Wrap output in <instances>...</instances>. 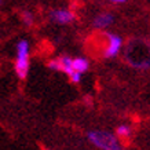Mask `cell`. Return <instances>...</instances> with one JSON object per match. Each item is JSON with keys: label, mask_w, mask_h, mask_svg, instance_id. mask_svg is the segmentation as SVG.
<instances>
[{"label": "cell", "mask_w": 150, "mask_h": 150, "mask_svg": "<svg viewBox=\"0 0 150 150\" xmlns=\"http://www.w3.org/2000/svg\"><path fill=\"white\" fill-rule=\"evenodd\" d=\"M87 139L99 150H123V145L113 132L103 129H92L87 132Z\"/></svg>", "instance_id": "obj_1"}, {"label": "cell", "mask_w": 150, "mask_h": 150, "mask_svg": "<svg viewBox=\"0 0 150 150\" xmlns=\"http://www.w3.org/2000/svg\"><path fill=\"white\" fill-rule=\"evenodd\" d=\"M29 66H30V46L26 39H21L17 43V57L14 64V70L21 80L28 77Z\"/></svg>", "instance_id": "obj_2"}, {"label": "cell", "mask_w": 150, "mask_h": 150, "mask_svg": "<svg viewBox=\"0 0 150 150\" xmlns=\"http://www.w3.org/2000/svg\"><path fill=\"white\" fill-rule=\"evenodd\" d=\"M106 37H108V44H106V48L103 51V57L108 59L114 58L121 51L123 39L116 33H106Z\"/></svg>", "instance_id": "obj_3"}, {"label": "cell", "mask_w": 150, "mask_h": 150, "mask_svg": "<svg viewBox=\"0 0 150 150\" xmlns=\"http://www.w3.org/2000/svg\"><path fill=\"white\" fill-rule=\"evenodd\" d=\"M50 19L58 25H69L76 21V14L68 8H55L50 11Z\"/></svg>", "instance_id": "obj_4"}, {"label": "cell", "mask_w": 150, "mask_h": 150, "mask_svg": "<svg viewBox=\"0 0 150 150\" xmlns=\"http://www.w3.org/2000/svg\"><path fill=\"white\" fill-rule=\"evenodd\" d=\"M114 23V15L112 13H100L98 14L94 21H92V26L95 29H99V30H103V29H108L109 26H112Z\"/></svg>", "instance_id": "obj_5"}, {"label": "cell", "mask_w": 150, "mask_h": 150, "mask_svg": "<svg viewBox=\"0 0 150 150\" xmlns=\"http://www.w3.org/2000/svg\"><path fill=\"white\" fill-rule=\"evenodd\" d=\"M72 66H73V72H77L80 74L86 73L90 69V61L84 57H77V58L72 59Z\"/></svg>", "instance_id": "obj_6"}, {"label": "cell", "mask_w": 150, "mask_h": 150, "mask_svg": "<svg viewBox=\"0 0 150 150\" xmlns=\"http://www.w3.org/2000/svg\"><path fill=\"white\" fill-rule=\"evenodd\" d=\"M72 59L68 55H64V57H59V72H64L65 74L70 76L73 73V66H72Z\"/></svg>", "instance_id": "obj_7"}, {"label": "cell", "mask_w": 150, "mask_h": 150, "mask_svg": "<svg viewBox=\"0 0 150 150\" xmlns=\"http://www.w3.org/2000/svg\"><path fill=\"white\" fill-rule=\"evenodd\" d=\"M118 139H128L132 135V128L128 124H121L116 128V134H114Z\"/></svg>", "instance_id": "obj_8"}, {"label": "cell", "mask_w": 150, "mask_h": 150, "mask_svg": "<svg viewBox=\"0 0 150 150\" xmlns=\"http://www.w3.org/2000/svg\"><path fill=\"white\" fill-rule=\"evenodd\" d=\"M22 22L26 25V26H32L35 23V15H33L32 11H23L22 13Z\"/></svg>", "instance_id": "obj_9"}, {"label": "cell", "mask_w": 150, "mask_h": 150, "mask_svg": "<svg viewBox=\"0 0 150 150\" xmlns=\"http://www.w3.org/2000/svg\"><path fill=\"white\" fill-rule=\"evenodd\" d=\"M47 66H48V69L54 70V72H59V61H58V58L51 59L50 62L47 64Z\"/></svg>", "instance_id": "obj_10"}, {"label": "cell", "mask_w": 150, "mask_h": 150, "mask_svg": "<svg viewBox=\"0 0 150 150\" xmlns=\"http://www.w3.org/2000/svg\"><path fill=\"white\" fill-rule=\"evenodd\" d=\"M81 77H83V74H80V73L77 72H73L70 76H69V79H70V81L73 83V84H79V83L81 81Z\"/></svg>", "instance_id": "obj_11"}, {"label": "cell", "mask_w": 150, "mask_h": 150, "mask_svg": "<svg viewBox=\"0 0 150 150\" xmlns=\"http://www.w3.org/2000/svg\"><path fill=\"white\" fill-rule=\"evenodd\" d=\"M109 1H112V3H125L127 0H109Z\"/></svg>", "instance_id": "obj_12"}, {"label": "cell", "mask_w": 150, "mask_h": 150, "mask_svg": "<svg viewBox=\"0 0 150 150\" xmlns=\"http://www.w3.org/2000/svg\"><path fill=\"white\" fill-rule=\"evenodd\" d=\"M0 4H1V0H0Z\"/></svg>", "instance_id": "obj_13"}]
</instances>
